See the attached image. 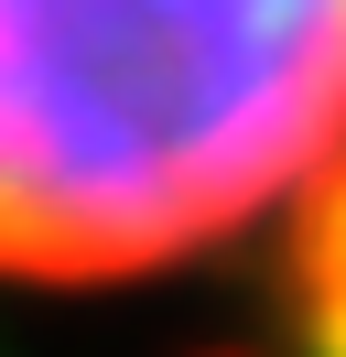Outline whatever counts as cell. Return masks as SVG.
I'll use <instances>...</instances> for the list:
<instances>
[{"instance_id":"1","label":"cell","mask_w":346,"mask_h":357,"mask_svg":"<svg viewBox=\"0 0 346 357\" xmlns=\"http://www.w3.org/2000/svg\"><path fill=\"white\" fill-rule=\"evenodd\" d=\"M336 162L346 0H0V282H151Z\"/></svg>"},{"instance_id":"2","label":"cell","mask_w":346,"mask_h":357,"mask_svg":"<svg viewBox=\"0 0 346 357\" xmlns=\"http://www.w3.org/2000/svg\"><path fill=\"white\" fill-rule=\"evenodd\" d=\"M281 292H292V357H346V162L292 206Z\"/></svg>"}]
</instances>
